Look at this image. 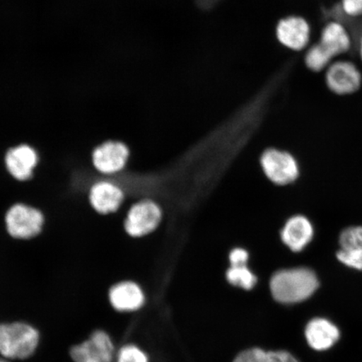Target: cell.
Returning a JSON list of instances; mask_svg holds the SVG:
<instances>
[{
    "instance_id": "6da1fadb",
    "label": "cell",
    "mask_w": 362,
    "mask_h": 362,
    "mask_svg": "<svg viewBox=\"0 0 362 362\" xmlns=\"http://www.w3.org/2000/svg\"><path fill=\"white\" fill-rule=\"evenodd\" d=\"M269 286L276 301L293 305L313 296L319 287V280L310 269H282L272 276Z\"/></svg>"
},
{
    "instance_id": "7a4b0ae2",
    "label": "cell",
    "mask_w": 362,
    "mask_h": 362,
    "mask_svg": "<svg viewBox=\"0 0 362 362\" xmlns=\"http://www.w3.org/2000/svg\"><path fill=\"white\" fill-rule=\"evenodd\" d=\"M40 341L39 330L33 325L23 321L0 323V356L4 359H29L37 351Z\"/></svg>"
},
{
    "instance_id": "3957f363",
    "label": "cell",
    "mask_w": 362,
    "mask_h": 362,
    "mask_svg": "<svg viewBox=\"0 0 362 362\" xmlns=\"http://www.w3.org/2000/svg\"><path fill=\"white\" fill-rule=\"evenodd\" d=\"M351 39L344 26L337 22L325 27L320 42L313 45L305 56V64L312 71L325 69L334 57L349 51Z\"/></svg>"
},
{
    "instance_id": "277c9868",
    "label": "cell",
    "mask_w": 362,
    "mask_h": 362,
    "mask_svg": "<svg viewBox=\"0 0 362 362\" xmlns=\"http://www.w3.org/2000/svg\"><path fill=\"white\" fill-rule=\"evenodd\" d=\"M260 164L266 177L279 187L292 184L300 176L296 157L278 148H269L262 153Z\"/></svg>"
},
{
    "instance_id": "5b68a950",
    "label": "cell",
    "mask_w": 362,
    "mask_h": 362,
    "mask_svg": "<svg viewBox=\"0 0 362 362\" xmlns=\"http://www.w3.org/2000/svg\"><path fill=\"white\" fill-rule=\"evenodd\" d=\"M45 223L42 212L36 208L17 203L6 215L7 232L15 239L33 238L42 232Z\"/></svg>"
},
{
    "instance_id": "8992f818",
    "label": "cell",
    "mask_w": 362,
    "mask_h": 362,
    "mask_svg": "<svg viewBox=\"0 0 362 362\" xmlns=\"http://www.w3.org/2000/svg\"><path fill=\"white\" fill-rule=\"evenodd\" d=\"M162 217L161 207L156 202L140 201L134 204L127 214L124 230L131 238L148 236L158 228Z\"/></svg>"
},
{
    "instance_id": "52a82bcc",
    "label": "cell",
    "mask_w": 362,
    "mask_h": 362,
    "mask_svg": "<svg viewBox=\"0 0 362 362\" xmlns=\"http://www.w3.org/2000/svg\"><path fill=\"white\" fill-rule=\"evenodd\" d=\"M115 346L110 334L95 330L88 339L71 348L70 356L74 362H113Z\"/></svg>"
},
{
    "instance_id": "ba28073f",
    "label": "cell",
    "mask_w": 362,
    "mask_h": 362,
    "mask_svg": "<svg viewBox=\"0 0 362 362\" xmlns=\"http://www.w3.org/2000/svg\"><path fill=\"white\" fill-rule=\"evenodd\" d=\"M129 149L120 141H107L94 148L92 160L94 168L103 175L119 173L128 163Z\"/></svg>"
},
{
    "instance_id": "9c48e42d",
    "label": "cell",
    "mask_w": 362,
    "mask_h": 362,
    "mask_svg": "<svg viewBox=\"0 0 362 362\" xmlns=\"http://www.w3.org/2000/svg\"><path fill=\"white\" fill-rule=\"evenodd\" d=\"M325 81L332 92L347 95L361 88V75L357 67L350 62H337L328 68Z\"/></svg>"
},
{
    "instance_id": "30bf717a",
    "label": "cell",
    "mask_w": 362,
    "mask_h": 362,
    "mask_svg": "<svg viewBox=\"0 0 362 362\" xmlns=\"http://www.w3.org/2000/svg\"><path fill=\"white\" fill-rule=\"evenodd\" d=\"M315 228L308 217L296 215L288 218L280 232V238L289 250L300 252L312 242Z\"/></svg>"
},
{
    "instance_id": "8fae6325",
    "label": "cell",
    "mask_w": 362,
    "mask_h": 362,
    "mask_svg": "<svg viewBox=\"0 0 362 362\" xmlns=\"http://www.w3.org/2000/svg\"><path fill=\"white\" fill-rule=\"evenodd\" d=\"M38 162L37 152L28 144H20L8 149L4 157L8 174L19 181H26L33 177Z\"/></svg>"
},
{
    "instance_id": "7c38bea8",
    "label": "cell",
    "mask_w": 362,
    "mask_h": 362,
    "mask_svg": "<svg viewBox=\"0 0 362 362\" xmlns=\"http://www.w3.org/2000/svg\"><path fill=\"white\" fill-rule=\"evenodd\" d=\"M124 200L123 189L111 181H98L90 189V206L99 214L107 215L117 211Z\"/></svg>"
},
{
    "instance_id": "4fadbf2b",
    "label": "cell",
    "mask_w": 362,
    "mask_h": 362,
    "mask_svg": "<svg viewBox=\"0 0 362 362\" xmlns=\"http://www.w3.org/2000/svg\"><path fill=\"white\" fill-rule=\"evenodd\" d=\"M108 300L115 310L129 313L141 309L146 303V296L137 283L127 280L112 285L108 292Z\"/></svg>"
},
{
    "instance_id": "5bb4252c",
    "label": "cell",
    "mask_w": 362,
    "mask_h": 362,
    "mask_svg": "<svg viewBox=\"0 0 362 362\" xmlns=\"http://www.w3.org/2000/svg\"><path fill=\"white\" fill-rule=\"evenodd\" d=\"M276 35L284 47L293 51H301L309 43L310 25L301 17H287L279 21L276 28Z\"/></svg>"
},
{
    "instance_id": "9a60e30c",
    "label": "cell",
    "mask_w": 362,
    "mask_h": 362,
    "mask_svg": "<svg viewBox=\"0 0 362 362\" xmlns=\"http://www.w3.org/2000/svg\"><path fill=\"white\" fill-rule=\"evenodd\" d=\"M337 259L349 268L362 271V226H353L339 235Z\"/></svg>"
},
{
    "instance_id": "2e32d148",
    "label": "cell",
    "mask_w": 362,
    "mask_h": 362,
    "mask_svg": "<svg viewBox=\"0 0 362 362\" xmlns=\"http://www.w3.org/2000/svg\"><path fill=\"white\" fill-rule=\"evenodd\" d=\"M305 338L312 349L322 351L329 349L337 342L339 332L329 320L316 318L308 323Z\"/></svg>"
},
{
    "instance_id": "e0dca14e",
    "label": "cell",
    "mask_w": 362,
    "mask_h": 362,
    "mask_svg": "<svg viewBox=\"0 0 362 362\" xmlns=\"http://www.w3.org/2000/svg\"><path fill=\"white\" fill-rule=\"evenodd\" d=\"M233 362H300L286 351H264L250 348L239 353Z\"/></svg>"
},
{
    "instance_id": "ac0fdd59",
    "label": "cell",
    "mask_w": 362,
    "mask_h": 362,
    "mask_svg": "<svg viewBox=\"0 0 362 362\" xmlns=\"http://www.w3.org/2000/svg\"><path fill=\"white\" fill-rule=\"evenodd\" d=\"M228 281L233 286L239 287L246 291L255 287L257 279L247 265L230 266L226 274Z\"/></svg>"
},
{
    "instance_id": "d6986e66",
    "label": "cell",
    "mask_w": 362,
    "mask_h": 362,
    "mask_svg": "<svg viewBox=\"0 0 362 362\" xmlns=\"http://www.w3.org/2000/svg\"><path fill=\"white\" fill-rule=\"evenodd\" d=\"M116 362H148V357L141 348L129 344L117 352Z\"/></svg>"
},
{
    "instance_id": "ffe728a7",
    "label": "cell",
    "mask_w": 362,
    "mask_h": 362,
    "mask_svg": "<svg viewBox=\"0 0 362 362\" xmlns=\"http://www.w3.org/2000/svg\"><path fill=\"white\" fill-rule=\"evenodd\" d=\"M228 259L230 266L247 265L249 261V253L245 248H233L229 253Z\"/></svg>"
},
{
    "instance_id": "44dd1931",
    "label": "cell",
    "mask_w": 362,
    "mask_h": 362,
    "mask_svg": "<svg viewBox=\"0 0 362 362\" xmlns=\"http://www.w3.org/2000/svg\"><path fill=\"white\" fill-rule=\"evenodd\" d=\"M342 7L348 16L353 17L362 16V0H342Z\"/></svg>"
},
{
    "instance_id": "7402d4cb",
    "label": "cell",
    "mask_w": 362,
    "mask_h": 362,
    "mask_svg": "<svg viewBox=\"0 0 362 362\" xmlns=\"http://www.w3.org/2000/svg\"><path fill=\"white\" fill-rule=\"evenodd\" d=\"M197 6L203 11H210L223 1V0H194Z\"/></svg>"
},
{
    "instance_id": "603a6c76",
    "label": "cell",
    "mask_w": 362,
    "mask_h": 362,
    "mask_svg": "<svg viewBox=\"0 0 362 362\" xmlns=\"http://www.w3.org/2000/svg\"><path fill=\"white\" fill-rule=\"evenodd\" d=\"M0 362H11V361L4 359L3 357L0 356Z\"/></svg>"
},
{
    "instance_id": "cb8c5ba5",
    "label": "cell",
    "mask_w": 362,
    "mask_h": 362,
    "mask_svg": "<svg viewBox=\"0 0 362 362\" xmlns=\"http://www.w3.org/2000/svg\"><path fill=\"white\" fill-rule=\"evenodd\" d=\"M361 57L362 59V40H361Z\"/></svg>"
}]
</instances>
